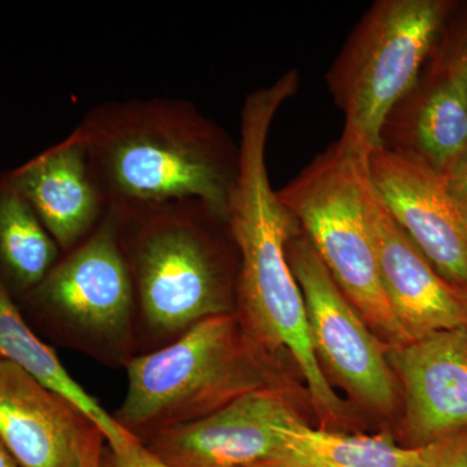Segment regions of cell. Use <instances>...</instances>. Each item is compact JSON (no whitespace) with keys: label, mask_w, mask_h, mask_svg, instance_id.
<instances>
[{"label":"cell","mask_w":467,"mask_h":467,"mask_svg":"<svg viewBox=\"0 0 467 467\" xmlns=\"http://www.w3.org/2000/svg\"><path fill=\"white\" fill-rule=\"evenodd\" d=\"M380 147L422 160L450 173L467 153V95L462 86L439 67L395 107L380 131Z\"/></svg>","instance_id":"9a60e30c"},{"label":"cell","mask_w":467,"mask_h":467,"mask_svg":"<svg viewBox=\"0 0 467 467\" xmlns=\"http://www.w3.org/2000/svg\"><path fill=\"white\" fill-rule=\"evenodd\" d=\"M454 192L467 208V153L448 173Z\"/></svg>","instance_id":"44dd1931"},{"label":"cell","mask_w":467,"mask_h":467,"mask_svg":"<svg viewBox=\"0 0 467 467\" xmlns=\"http://www.w3.org/2000/svg\"><path fill=\"white\" fill-rule=\"evenodd\" d=\"M98 467H169L153 456L142 442L134 441L121 448L104 442Z\"/></svg>","instance_id":"ffe728a7"},{"label":"cell","mask_w":467,"mask_h":467,"mask_svg":"<svg viewBox=\"0 0 467 467\" xmlns=\"http://www.w3.org/2000/svg\"><path fill=\"white\" fill-rule=\"evenodd\" d=\"M61 254L32 207L0 177V284L21 300L41 284Z\"/></svg>","instance_id":"ac0fdd59"},{"label":"cell","mask_w":467,"mask_h":467,"mask_svg":"<svg viewBox=\"0 0 467 467\" xmlns=\"http://www.w3.org/2000/svg\"><path fill=\"white\" fill-rule=\"evenodd\" d=\"M400 386L398 442L425 447L467 431V327L387 350Z\"/></svg>","instance_id":"8fae6325"},{"label":"cell","mask_w":467,"mask_h":467,"mask_svg":"<svg viewBox=\"0 0 467 467\" xmlns=\"http://www.w3.org/2000/svg\"><path fill=\"white\" fill-rule=\"evenodd\" d=\"M109 209L133 282L137 356L234 313L241 260L229 218L195 199Z\"/></svg>","instance_id":"3957f363"},{"label":"cell","mask_w":467,"mask_h":467,"mask_svg":"<svg viewBox=\"0 0 467 467\" xmlns=\"http://www.w3.org/2000/svg\"><path fill=\"white\" fill-rule=\"evenodd\" d=\"M0 361H8L23 368L69 400L78 405L100 427L107 444L119 448L137 441L125 432L100 402L86 391L66 367L50 344L39 337L27 324L17 301L0 284Z\"/></svg>","instance_id":"e0dca14e"},{"label":"cell","mask_w":467,"mask_h":467,"mask_svg":"<svg viewBox=\"0 0 467 467\" xmlns=\"http://www.w3.org/2000/svg\"><path fill=\"white\" fill-rule=\"evenodd\" d=\"M0 441L21 467H85L106 438L67 396L0 361Z\"/></svg>","instance_id":"7c38bea8"},{"label":"cell","mask_w":467,"mask_h":467,"mask_svg":"<svg viewBox=\"0 0 467 467\" xmlns=\"http://www.w3.org/2000/svg\"><path fill=\"white\" fill-rule=\"evenodd\" d=\"M368 153L342 133L276 193L344 296L378 339L395 348L411 340L380 282L367 212Z\"/></svg>","instance_id":"5b68a950"},{"label":"cell","mask_w":467,"mask_h":467,"mask_svg":"<svg viewBox=\"0 0 467 467\" xmlns=\"http://www.w3.org/2000/svg\"><path fill=\"white\" fill-rule=\"evenodd\" d=\"M297 384L245 393L207 418L150 436L142 444L169 467H254L282 441V427L304 417Z\"/></svg>","instance_id":"30bf717a"},{"label":"cell","mask_w":467,"mask_h":467,"mask_svg":"<svg viewBox=\"0 0 467 467\" xmlns=\"http://www.w3.org/2000/svg\"><path fill=\"white\" fill-rule=\"evenodd\" d=\"M73 131L109 205L195 199L229 218L241 150L192 101H107Z\"/></svg>","instance_id":"7a4b0ae2"},{"label":"cell","mask_w":467,"mask_h":467,"mask_svg":"<svg viewBox=\"0 0 467 467\" xmlns=\"http://www.w3.org/2000/svg\"><path fill=\"white\" fill-rule=\"evenodd\" d=\"M287 259L308 316L310 342L322 373L362 410L391 418L401 408L400 386L386 346L344 296L297 223Z\"/></svg>","instance_id":"ba28073f"},{"label":"cell","mask_w":467,"mask_h":467,"mask_svg":"<svg viewBox=\"0 0 467 467\" xmlns=\"http://www.w3.org/2000/svg\"><path fill=\"white\" fill-rule=\"evenodd\" d=\"M27 324L55 346L107 368L137 356V304L109 209L95 232L17 301Z\"/></svg>","instance_id":"8992f818"},{"label":"cell","mask_w":467,"mask_h":467,"mask_svg":"<svg viewBox=\"0 0 467 467\" xmlns=\"http://www.w3.org/2000/svg\"><path fill=\"white\" fill-rule=\"evenodd\" d=\"M103 445L104 444H101L99 447L91 451V453L88 454V460H86L85 467H98V465H99L100 451Z\"/></svg>","instance_id":"cb8c5ba5"},{"label":"cell","mask_w":467,"mask_h":467,"mask_svg":"<svg viewBox=\"0 0 467 467\" xmlns=\"http://www.w3.org/2000/svg\"><path fill=\"white\" fill-rule=\"evenodd\" d=\"M0 467H21L2 441H0Z\"/></svg>","instance_id":"603a6c76"},{"label":"cell","mask_w":467,"mask_h":467,"mask_svg":"<svg viewBox=\"0 0 467 467\" xmlns=\"http://www.w3.org/2000/svg\"><path fill=\"white\" fill-rule=\"evenodd\" d=\"M276 112L265 98H251L242 109L241 171L229 209L241 260L234 313L254 339L292 359L319 427L348 432L356 420L352 409L319 368L306 303L288 264L285 247L297 221L267 175L266 142Z\"/></svg>","instance_id":"6da1fadb"},{"label":"cell","mask_w":467,"mask_h":467,"mask_svg":"<svg viewBox=\"0 0 467 467\" xmlns=\"http://www.w3.org/2000/svg\"><path fill=\"white\" fill-rule=\"evenodd\" d=\"M442 467H467V434L460 447L451 453L450 459L445 461Z\"/></svg>","instance_id":"7402d4cb"},{"label":"cell","mask_w":467,"mask_h":467,"mask_svg":"<svg viewBox=\"0 0 467 467\" xmlns=\"http://www.w3.org/2000/svg\"><path fill=\"white\" fill-rule=\"evenodd\" d=\"M368 173L383 207L436 272L467 290V208L448 175L384 147L368 153Z\"/></svg>","instance_id":"9c48e42d"},{"label":"cell","mask_w":467,"mask_h":467,"mask_svg":"<svg viewBox=\"0 0 467 467\" xmlns=\"http://www.w3.org/2000/svg\"><path fill=\"white\" fill-rule=\"evenodd\" d=\"M367 212L383 290L411 342L438 331L467 327V291L445 281L392 220L368 173Z\"/></svg>","instance_id":"4fadbf2b"},{"label":"cell","mask_w":467,"mask_h":467,"mask_svg":"<svg viewBox=\"0 0 467 467\" xmlns=\"http://www.w3.org/2000/svg\"><path fill=\"white\" fill-rule=\"evenodd\" d=\"M435 66L456 79L467 95V15L454 27Z\"/></svg>","instance_id":"d6986e66"},{"label":"cell","mask_w":467,"mask_h":467,"mask_svg":"<svg viewBox=\"0 0 467 467\" xmlns=\"http://www.w3.org/2000/svg\"><path fill=\"white\" fill-rule=\"evenodd\" d=\"M0 177L23 196L63 252L88 239L109 211L75 131Z\"/></svg>","instance_id":"5bb4252c"},{"label":"cell","mask_w":467,"mask_h":467,"mask_svg":"<svg viewBox=\"0 0 467 467\" xmlns=\"http://www.w3.org/2000/svg\"><path fill=\"white\" fill-rule=\"evenodd\" d=\"M290 359L254 339L235 313L212 316L168 346L135 356L125 368L124 400L110 416L143 442L212 416L245 393L297 384Z\"/></svg>","instance_id":"277c9868"},{"label":"cell","mask_w":467,"mask_h":467,"mask_svg":"<svg viewBox=\"0 0 467 467\" xmlns=\"http://www.w3.org/2000/svg\"><path fill=\"white\" fill-rule=\"evenodd\" d=\"M467 291V290H466Z\"/></svg>","instance_id":"d4e9b609"},{"label":"cell","mask_w":467,"mask_h":467,"mask_svg":"<svg viewBox=\"0 0 467 467\" xmlns=\"http://www.w3.org/2000/svg\"><path fill=\"white\" fill-rule=\"evenodd\" d=\"M467 431L425 447H405L391 431L349 434L312 427L306 417L282 427V441L254 467H442Z\"/></svg>","instance_id":"2e32d148"},{"label":"cell","mask_w":467,"mask_h":467,"mask_svg":"<svg viewBox=\"0 0 467 467\" xmlns=\"http://www.w3.org/2000/svg\"><path fill=\"white\" fill-rule=\"evenodd\" d=\"M454 8L448 0H378L368 9L326 75L343 134L368 152L380 147L387 116L417 84Z\"/></svg>","instance_id":"52a82bcc"}]
</instances>
